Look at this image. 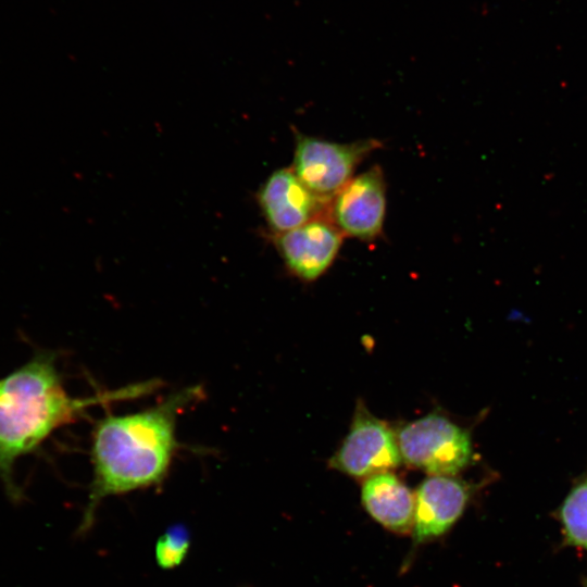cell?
<instances>
[{
  "label": "cell",
  "instance_id": "6da1fadb",
  "mask_svg": "<svg viewBox=\"0 0 587 587\" xmlns=\"http://www.w3.org/2000/svg\"><path fill=\"white\" fill-rule=\"evenodd\" d=\"M200 396L199 387L170 395L154 407L100 420L91 436L93 479L82 528L108 496L160 484L178 448L177 416Z\"/></svg>",
  "mask_w": 587,
  "mask_h": 587
},
{
  "label": "cell",
  "instance_id": "7a4b0ae2",
  "mask_svg": "<svg viewBox=\"0 0 587 587\" xmlns=\"http://www.w3.org/2000/svg\"><path fill=\"white\" fill-rule=\"evenodd\" d=\"M158 387L153 380L90 398L71 397L62 385L54 360L39 354L0 379V476L13 498L20 495L12 480V466L34 450L53 430L74 422L97 404L136 398Z\"/></svg>",
  "mask_w": 587,
  "mask_h": 587
},
{
  "label": "cell",
  "instance_id": "3957f363",
  "mask_svg": "<svg viewBox=\"0 0 587 587\" xmlns=\"http://www.w3.org/2000/svg\"><path fill=\"white\" fill-rule=\"evenodd\" d=\"M397 440L402 460L430 475L453 476L472 458L469 433L436 411L403 425Z\"/></svg>",
  "mask_w": 587,
  "mask_h": 587
},
{
  "label": "cell",
  "instance_id": "277c9868",
  "mask_svg": "<svg viewBox=\"0 0 587 587\" xmlns=\"http://www.w3.org/2000/svg\"><path fill=\"white\" fill-rule=\"evenodd\" d=\"M378 147L380 142L372 138L342 143L298 134L291 168L312 192L330 199Z\"/></svg>",
  "mask_w": 587,
  "mask_h": 587
},
{
  "label": "cell",
  "instance_id": "5b68a950",
  "mask_svg": "<svg viewBox=\"0 0 587 587\" xmlns=\"http://www.w3.org/2000/svg\"><path fill=\"white\" fill-rule=\"evenodd\" d=\"M402 461L397 435L371 414L363 403L355 408L350 429L329 460V466L355 478L390 472Z\"/></svg>",
  "mask_w": 587,
  "mask_h": 587
},
{
  "label": "cell",
  "instance_id": "8992f818",
  "mask_svg": "<svg viewBox=\"0 0 587 587\" xmlns=\"http://www.w3.org/2000/svg\"><path fill=\"white\" fill-rule=\"evenodd\" d=\"M386 207L384 174L375 165L352 177L330 198L327 215L344 237L370 241L383 233Z\"/></svg>",
  "mask_w": 587,
  "mask_h": 587
},
{
  "label": "cell",
  "instance_id": "52a82bcc",
  "mask_svg": "<svg viewBox=\"0 0 587 587\" xmlns=\"http://www.w3.org/2000/svg\"><path fill=\"white\" fill-rule=\"evenodd\" d=\"M344 235L325 216L275 235V246L287 268L297 277L312 282L335 261Z\"/></svg>",
  "mask_w": 587,
  "mask_h": 587
},
{
  "label": "cell",
  "instance_id": "ba28073f",
  "mask_svg": "<svg viewBox=\"0 0 587 587\" xmlns=\"http://www.w3.org/2000/svg\"><path fill=\"white\" fill-rule=\"evenodd\" d=\"M330 199L322 198L294 173L292 168L273 172L258 192V201L272 232L282 234L323 216Z\"/></svg>",
  "mask_w": 587,
  "mask_h": 587
},
{
  "label": "cell",
  "instance_id": "9c48e42d",
  "mask_svg": "<svg viewBox=\"0 0 587 587\" xmlns=\"http://www.w3.org/2000/svg\"><path fill=\"white\" fill-rule=\"evenodd\" d=\"M467 500L469 489L459 479L445 475L425 478L415 492V541L444 535L462 515Z\"/></svg>",
  "mask_w": 587,
  "mask_h": 587
},
{
  "label": "cell",
  "instance_id": "30bf717a",
  "mask_svg": "<svg viewBox=\"0 0 587 587\" xmlns=\"http://www.w3.org/2000/svg\"><path fill=\"white\" fill-rule=\"evenodd\" d=\"M369 514L395 533H408L414 525L415 495L390 472L366 478L361 491Z\"/></svg>",
  "mask_w": 587,
  "mask_h": 587
},
{
  "label": "cell",
  "instance_id": "8fae6325",
  "mask_svg": "<svg viewBox=\"0 0 587 587\" xmlns=\"http://www.w3.org/2000/svg\"><path fill=\"white\" fill-rule=\"evenodd\" d=\"M561 520L569 540L587 549V479L573 488L565 498Z\"/></svg>",
  "mask_w": 587,
  "mask_h": 587
},
{
  "label": "cell",
  "instance_id": "7c38bea8",
  "mask_svg": "<svg viewBox=\"0 0 587 587\" xmlns=\"http://www.w3.org/2000/svg\"><path fill=\"white\" fill-rule=\"evenodd\" d=\"M189 548V535L182 525L170 527L157 541L155 559L164 569H173L182 563Z\"/></svg>",
  "mask_w": 587,
  "mask_h": 587
}]
</instances>
